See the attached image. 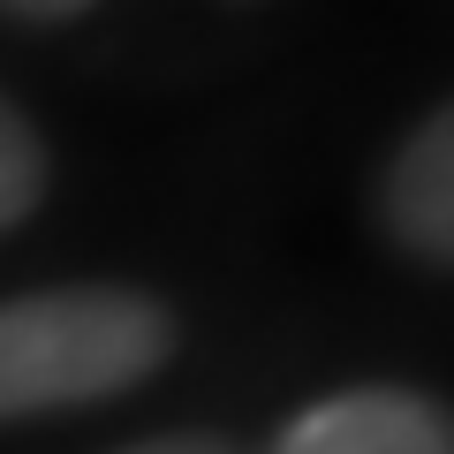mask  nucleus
<instances>
[{"mask_svg": "<svg viewBox=\"0 0 454 454\" xmlns=\"http://www.w3.org/2000/svg\"><path fill=\"white\" fill-rule=\"evenodd\" d=\"M175 356V310L121 280H76L0 303V424L98 409Z\"/></svg>", "mask_w": 454, "mask_h": 454, "instance_id": "obj_1", "label": "nucleus"}, {"mask_svg": "<svg viewBox=\"0 0 454 454\" xmlns=\"http://www.w3.org/2000/svg\"><path fill=\"white\" fill-rule=\"evenodd\" d=\"M265 454H454V424L417 387H340L295 409Z\"/></svg>", "mask_w": 454, "mask_h": 454, "instance_id": "obj_2", "label": "nucleus"}, {"mask_svg": "<svg viewBox=\"0 0 454 454\" xmlns=\"http://www.w3.org/2000/svg\"><path fill=\"white\" fill-rule=\"evenodd\" d=\"M454 121L447 114H432L424 129H409V145L394 152L387 167V220L394 235H402V250H417V258L447 265L454 250Z\"/></svg>", "mask_w": 454, "mask_h": 454, "instance_id": "obj_3", "label": "nucleus"}, {"mask_svg": "<svg viewBox=\"0 0 454 454\" xmlns=\"http://www.w3.org/2000/svg\"><path fill=\"white\" fill-rule=\"evenodd\" d=\"M46 205V137L16 98H0V235Z\"/></svg>", "mask_w": 454, "mask_h": 454, "instance_id": "obj_4", "label": "nucleus"}, {"mask_svg": "<svg viewBox=\"0 0 454 454\" xmlns=\"http://www.w3.org/2000/svg\"><path fill=\"white\" fill-rule=\"evenodd\" d=\"M121 454H243V447L220 439V432H160V439H137V447H121Z\"/></svg>", "mask_w": 454, "mask_h": 454, "instance_id": "obj_5", "label": "nucleus"}, {"mask_svg": "<svg viewBox=\"0 0 454 454\" xmlns=\"http://www.w3.org/2000/svg\"><path fill=\"white\" fill-rule=\"evenodd\" d=\"M8 16H23V23H76V16H91L98 0H0Z\"/></svg>", "mask_w": 454, "mask_h": 454, "instance_id": "obj_6", "label": "nucleus"}]
</instances>
